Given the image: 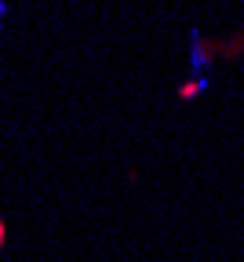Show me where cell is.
I'll return each mask as SVG.
<instances>
[{
  "mask_svg": "<svg viewBox=\"0 0 244 262\" xmlns=\"http://www.w3.org/2000/svg\"><path fill=\"white\" fill-rule=\"evenodd\" d=\"M0 15H4V11H0Z\"/></svg>",
  "mask_w": 244,
  "mask_h": 262,
  "instance_id": "obj_1",
  "label": "cell"
}]
</instances>
